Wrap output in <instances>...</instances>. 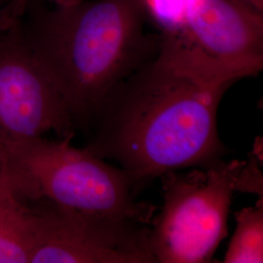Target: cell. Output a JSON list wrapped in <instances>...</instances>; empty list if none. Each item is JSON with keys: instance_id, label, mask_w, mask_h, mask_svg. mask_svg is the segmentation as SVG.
Segmentation results:
<instances>
[{"instance_id": "5b68a950", "label": "cell", "mask_w": 263, "mask_h": 263, "mask_svg": "<svg viewBox=\"0 0 263 263\" xmlns=\"http://www.w3.org/2000/svg\"><path fill=\"white\" fill-rule=\"evenodd\" d=\"M158 56L209 79L234 82L263 67V16L230 0H184L157 30Z\"/></svg>"}, {"instance_id": "ba28073f", "label": "cell", "mask_w": 263, "mask_h": 263, "mask_svg": "<svg viewBox=\"0 0 263 263\" xmlns=\"http://www.w3.org/2000/svg\"><path fill=\"white\" fill-rule=\"evenodd\" d=\"M0 263H29L28 206L0 180Z\"/></svg>"}, {"instance_id": "7a4b0ae2", "label": "cell", "mask_w": 263, "mask_h": 263, "mask_svg": "<svg viewBox=\"0 0 263 263\" xmlns=\"http://www.w3.org/2000/svg\"><path fill=\"white\" fill-rule=\"evenodd\" d=\"M22 36L62 96L77 129L88 130L113 90L158 53L139 0H85L34 8Z\"/></svg>"}, {"instance_id": "6da1fadb", "label": "cell", "mask_w": 263, "mask_h": 263, "mask_svg": "<svg viewBox=\"0 0 263 263\" xmlns=\"http://www.w3.org/2000/svg\"><path fill=\"white\" fill-rule=\"evenodd\" d=\"M233 84L194 74L157 54L106 98L87 130L85 148L116 162L137 190L170 171L207 166L226 152L216 119Z\"/></svg>"}, {"instance_id": "7c38bea8", "label": "cell", "mask_w": 263, "mask_h": 263, "mask_svg": "<svg viewBox=\"0 0 263 263\" xmlns=\"http://www.w3.org/2000/svg\"><path fill=\"white\" fill-rule=\"evenodd\" d=\"M251 12L263 16V0H230Z\"/></svg>"}, {"instance_id": "4fadbf2b", "label": "cell", "mask_w": 263, "mask_h": 263, "mask_svg": "<svg viewBox=\"0 0 263 263\" xmlns=\"http://www.w3.org/2000/svg\"><path fill=\"white\" fill-rule=\"evenodd\" d=\"M0 3H1V0H0Z\"/></svg>"}, {"instance_id": "8992f818", "label": "cell", "mask_w": 263, "mask_h": 263, "mask_svg": "<svg viewBox=\"0 0 263 263\" xmlns=\"http://www.w3.org/2000/svg\"><path fill=\"white\" fill-rule=\"evenodd\" d=\"M29 263H155L148 226L28 202Z\"/></svg>"}, {"instance_id": "3957f363", "label": "cell", "mask_w": 263, "mask_h": 263, "mask_svg": "<svg viewBox=\"0 0 263 263\" xmlns=\"http://www.w3.org/2000/svg\"><path fill=\"white\" fill-rule=\"evenodd\" d=\"M73 137H39L19 143L0 163V180L24 203L45 199L64 207L114 220L149 226L157 208L137 200L131 179Z\"/></svg>"}, {"instance_id": "8fae6325", "label": "cell", "mask_w": 263, "mask_h": 263, "mask_svg": "<svg viewBox=\"0 0 263 263\" xmlns=\"http://www.w3.org/2000/svg\"><path fill=\"white\" fill-rule=\"evenodd\" d=\"M29 0H11L9 4L0 10V30L9 28L17 21L22 19L26 13ZM56 6H70L85 0H50Z\"/></svg>"}, {"instance_id": "30bf717a", "label": "cell", "mask_w": 263, "mask_h": 263, "mask_svg": "<svg viewBox=\"0 0 263 263\" xmlns=\"http://www.w3.org/2000/svg\"><path fill=\"white\" fill-rule=\"evenodd\" d=\"M262 161L254 153H250L249 159L246 160L244 167L240 171L235 183V192L254 193L262 197L263 175L261 172Z\"/></svg>"}, {"instance_id": "52a82bcc", "label": "cell", "mask_w": 263, "mask_h": 263, "mask_svg": "<svg viewBox=\"0 0 263 263\" xmlns=\"http://www.w3.org/2000/svg\"><path fill=\"white\" fill-rule=\"evenodd\" d=\"M54 132L74 137L66 104L26 45L21 20L0 30V163L13 146Z\"/></svg>"}, {"instance_id": "9c48e42d", "label": "cell", "mask_w": 263, "mask_h": 263, "mask_svg": "<svg viewBox=\"0 0 263 263\" xmlns=\"http://www.w3.org/2000/svg\"><path fill=\"white\" fill-rule=\"evenodd\" d=\"M236 229L223 262H263V200L235 213Z\"/></svg>"}, {"instance_id": "277c9868", "label": "cell", "mask_w": 263, "mask_h": 263, "mask_svg": "<svg viewBox=\"0 0 263 263\" xmlns=\"http://www.w3.org/2000/svg\"><path fill=\"white\" fill-rule=\"evenodd\" d=\"M246 160H216L160 176L163 206L151 218L148 249L155 263L211 262L228 235L235 183Z\"/></svg>"}]
</instances>
